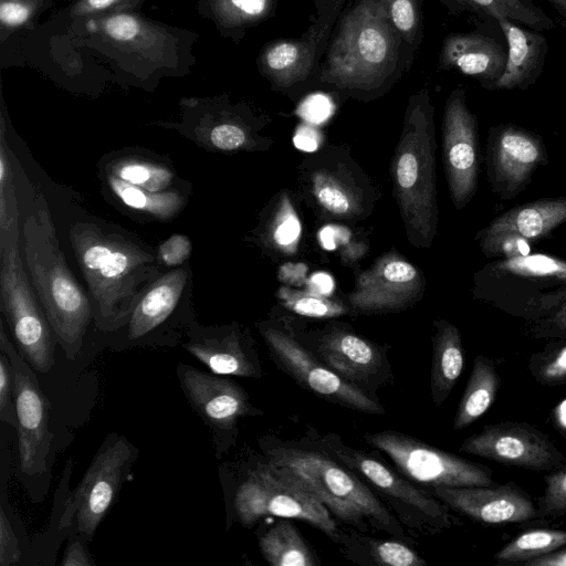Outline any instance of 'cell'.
I'll use <instances>...</instances> for the list:
<instances>
[{
    "mask_svg": "<svg viewBox=\"0 0 566 566\" xmlns=\"http://www.w3.org/2000/svg\"><path fill=\"white\" fill-rule=\"evenodd\" d=\"M365 440L386 453L407 476L432 488L494 484L488 467L433 448L403 433L386 430L367 433Z\"/></svg>",
    "mask_w": 566,
    "mask_h": 566,
    "instance_id": "52a82bcc",
    "label": "cell"
},
{
    "mask_svg": "<svg viewBox=\"0 0 566 566\" xmlns=\"http://www.w3.org/2000/svg\"><path fill=\"white\" fill-rule=\"evenodd\" d=\"M296 148L304 151H314L321 143V136L311 126H300L293 138Z\"/></svg>",
    "mask_w": 566,
    "mask_h": 566,
    "instance_id": "c3c4849f",
    "label": "cell"
},
{
    "mask_svg": "<svg viewBox=\"0 0 566 566\" xmlns=\"http://www.w3.org/2000/svg\"><path fill=\"white\" fill-rule=\"evenodd\" d=\"M20 557L18 538L3 509H0V565H15Z\"/></svg>",
    "mask_w": 566,
    "mask_h": 566,
    "instance_id": "ab89813d",
    "label": "cell"
},
{
    "mask_svg": "<svg viewBox=\"0 0 566 566\" xmlns=\"http://www.w3.org/2000/svg\"><path fill=\"white\" fill-rule=\"evenodd\" d=\"M333 112L331 99L322 94H315L307 97L298 107V114L311 124H321L325 122Z\"/></svg>",
    "mask_w": 566,
    "mask_h": 566,
    "instance_id": "60d3db41",
    "label": "cell"
},
{
    "mask_svg": "<svg viewBox=\"0 0 566 566\" xmlns=\"http://www.w3.org/2000/svg\"><path fill=\"white\" fill-rule=\"evenodd\" d=\"M560 17V20L566 25V0H545Z\"/></svg>",
    "mask_w": 566,
    "mask_h": 566,
    "instance_id": "db71d44e",
    "label": "cell"
},
{
    "mask_svg": "<svg viewBox=\"0 0 566 566\" xmlns=\"http://www.w3.org/2000/svg\"><path fill=\"white\" fill-rule=\"evenodd\" d=\"M115 0H87V3L93 9H104L109 7Z\"/></svg>",
    "mask_w": 566,
    "mask_h": 566,
    "instance_id": "11a10c76",
    "label": "cell"
},
{
    "mask_svg": "<svg viewBox=\"0 0 566 566\" xmlns=\"http://www.w3.org/2000/svg\"><path fill=\"white\" fill-rule=\"evenodd\" d=\"M311 293L328 297L334 291V281L325 272H317L308 280Z\"/></svg>",
    "mask_w": 566,
    "mask_h": 566,
    "instance_id": "681fc988",
    "label": "cell"
},
{
    "mask_svg": "<svg viewBox=\"0 0 566 566\" xmlns=\"http://www.w3.org/2000/svg\"><path fill=\"white\" fill-rule=\"evenodd\" d=\"M0 418L3 422L17 427L12 365L3 349H1L0 354Z\"/></svg>",
    "mask_w": 566,
    "mask_h": 566,
    "instance_id": "74e56055",
    "label": "cell"
},
{
    "mask_svg": "<svg viewBox=\"0 0 566 566\" xmlns=\"http://www.w3.org/2000/svg\"><path fill=\"white\" fill-rule=\"evenodd\" d=\"M566 331V329H565Z\"/></svg>",
    "mask_w": 566,
    "mask_h": 566,
    "instance_id": "9f6ffc18",
    "label": "cell"
},
{
    "mask_svg": "<svg viewBox=\"0 0 566 566\" xmlns=\"http://www.w3.org/2000/svg\"><path fill=\"white\" fill-rule=\"evenodd\" d=\"M192 242L188 235L174 233L156 248L157 260L163 270L175 269L189 261Z\"/></svg>",
    "mask_w": 566,
    "mask_h": 566,
    "instance_id": "8d00e7d4",
    "label": "cell"
},
{
    "mask_svg": "<svg viewBox=\"0 0 566 566\" xmlns=\"http://www.w3.org/2000/svg\"><path fill=\"white\" fill-rule=\"evenodd\" d=\"M105 200L130 218L144 221L167 222L177 218L186 208L192 189L150 192L137 189L106 172L97 171Z\"/></svg>",
    "mask_w": 566,
    "mask_h": 566,
    "instance_id": "cb8c5ba5",
    "label": "cell"
},
{
    "mask_svg": "<svg viewBox=\"0 0 566 566\" xmlns=\"http://www.w3.org/2000/svg\"><path fill=\"white\" fill-rule=\"evenodd\" d=\"M29 8L20 2L3 1L0 7V19L8 25L23 23L29 17Z\"/></svg>",
    "mask_w": 566,
    "mask_h": 566,
    "instance_id": "f6af8a7d",
    "label": "cell"
},
{
    "mask_svg": "<svg viewBox=\"0 0 566 566\" xmlns=\"http://www.w3.org/2000/svg\"><path fill=\"white\" fill-rule=\"evenodd\" d=\"M434 325L430 384L432 400L436 406H441L463 370L464 353L457 326L444 319L434 322Z\"/></svg>",
    "mask_w": 566,
    "mask_h": 566,
    "instance_id": "4316f807",
    "label": "cell"
},
{
    "mask_svg": "<svg viewBox=\"0 0 566 566\" xmlns=\"http://www.w3.org/2000/svg\"><path fill=\"white\" fill-rule=\"evenodd\" d=\"M269 462L298 481L343 522L400 534L399 525L369 488L325 454L279 447L269 451Z\"/></svg>",
    "mask_w": 566,
    "mask_h": 566,
    "instance_id": "277c9868",
    "label": "cell"
},
{
    "mask_svg": "<svg viewBox=\"0 0 566 566\" xmlns=\"http://www.w3.org/2000/svg\"><path fill=\"white\" fill-rule=\"evenodd\" d=\"M546 158L543 140L536 134L514 124L492 127L489 170L494 193L503 200L517 196Z\"/></svg>",
    "mask_w": 566,
    "mask_h": 566,
    "instance_id": "5bb4252c",
    "label": "cell"
},
{
    "mask_svg": "<svg viewBox=\"0 0 566 566\" xmlns=\"http://www.w3.org/2000/svg\"><path fill=\"white\" fill-rule=\"evenodd\" d=\"M525 566H566V545L558 551L527 562Z\"/></svg>",
    "mask_w": 566,
    "mask_h": 566,
    "instance_id": "f907efd6",
    "label": "cell"
},
{
    "mask_svg": "<svg viewBox=\"0 0 566 566\" xmlns=\"http://www.w3.org/2000/svg\"><path fill=\"white\" fill-rule=\"evenodd\" d=\"M318 354L326 366L350 384L367 379L381 364L373 344L346 332L327 335L318 346Z\"/></svg>",
    "mask_w": 566,
    "mask_h": 566,
    "instance_id": "484cf974",
    "label": "cell"
},
{
    "mask_svg": "<svg viewBox=\"0 0 566 566\" xmlns=\"http://www.w3.org/2000/svg\"><path fill=\"white\" fill-rule=\"evenodd\" d=\"M192 292L193 277L189 261L181 266L164 270L140 293L120 327L125 329L126 339L140 340L177 318H196Z\"/></svg>",
    "mask_w": 566,
    "mask_h": 566,
    "instance_id": "4fadbf2b",
    "label": "cell"
},
{
    "mask_svg": "<svg viewBox=\"0 0 566 566\" xmlns=\"http://www.w3.org/2000/svg\"><path fill=\"white\" fill-rule=\"evenodd\" d=\"M104 31L114 40L129 41L139 32L137 20L128 14L113 15L104 22Z\"/></svg>",
    "mask_w": 566,
    "mask_h": 566,
    "instance_id": "b9f144b4",
    "label": "cell"
},
{
    "mask_svg": "<svg viewBox=\"0 0 566 566\" xmlns=\"http://www.w3.org/2000/svg\"><path fill=\"white\" fill-rule=\"evenodd\" d=\"M184 348L217 375L260 377L237 326H201L196 318L186 329Z\"/></svg>",
    "mask_w": 566,
    "mask_h": 566,
    "instance_id": "44dd1931",
    "label": "cell"
},
{
    "mask_svg": "<svg viewBox=\"0 0 566 566\" xmlns=\"http://www.w3.org/2000/svg\"><path fill=\"white\" fill-rule=\"evenodd\" d=\"M231 2L242 12L250 15L261 13L265 6V0H231Z\"/></svg>",
    "mask_w": 566,
    "mask_h": 566,
    "instance_id": "816d5d0a",
    "label": "cell"
},
{
    "mask_svg": "<svg viewBox=\"0 0 566 566\" xmlns=\"http://www.w3.org/2000/svg\"><path fill=\"white\" fill-rule=\"evenodd\" d=\"M391 15L396 27L401 31H408L413 25L415 12L409 0H396L391 6Z\"/></svg>",
    "mask_w": 566,
    "mask_h": 566,
    "instance_id": "bcb514c9",
    "label": "cell"
},
{
    "mask_svg": "<svg viewBox=\"0 0 566 566\" xmlns=\"http://www.w3.org/2000/svg\"><path fill=\"white\" fill-rule=\"evenodd\" d=\"M394 193L411 244L429 248L437 234L436 142L431 117L415 111L391 165Z\"/></svg>",
    "mask_w": 566,
    "mask_h": 566,
    "instance_id": "3957f363",
    "label": "cell"
},
{
    "mask_svg": "<svg viewBox=\"0 0 566 566\" xmlns=\"http://www.w3.org/2000/svg\"><path fill=\"white\" fill-rule=\"evenodd\" d=\"M0 349L11 361L13 399L17 412L18 453L20 469L38 474L45 469L52 434L49 430V403L39 382L21 354H18L0 324Z\"/></svg>",
    "mask_w": 566,
    "mask_h": 566,
    "instance_id": "9c48e42d",
    "label": "cell"
},
{
    "mask_svg": "<svg viewBox=\"0 0 566 566\" xmlns=\"http://www.w3.org/2000/svg\"><path fill=\"white\" fill-rule=\"evenodd\" d=\"M564 222L566 197L516 206L494 218L480 233L481 248L488 256L514 252L513 245L546 237Z\"/></svg>",
    "mask_w": 566,
    "mask_h": 566,
    "instance_id": "d6986e66",
    "label": "cell"
},
{
    "mask_svg": "<svg viewBox=\"0 0 566 566\" xmlns=\"http://www.w3.org/2000/svg\"><path fill=\"white\" fill-rule=\"evenodd\" d=\"M433 494L453 511L483 524L521 523L539 516L533 501L515 483L484 486H433Z\"/></svg>",
    "mask_w": 566,
    "mask_h": 566,
    "instance_id": "e0dca14e",
    "label": "cell"
},
{
    "mask_svg": "<svg viewBox=\"0 0 566 566\" xmlns=\"http://www.w3.org/2000/svg\"><path fill=\"white\" fill-rule=\"evenodd\" d=\"M350 237L348 229L337 226H326L321 229L318 239L325 250H335L339 244L346 243Z\"/></svg>",
    "mask_w": 566,
    "mask_h": 566,
    "instance_id": "ee69618b",
    "label": "cell"
},
{
    "mask_svg": "<svg viewBox=\"0 0 566 566\" xmlns=\"http://www.w3.org/2000/svg\"><path fill=\"white\" fill-rule=\"evenodd\" d=\"M133 451L126 439L105 443L95 455L72 497L80 534L91 541L112 505Z\"/></svg>",
    "mask_w": 566,
    "mask_h": 566,
    "instance_id": "9a60e30c",
    "label": "cell"
},
{
    "mask_svg": "<svg viewBox=\"0 0 566 566\" xmlns=\"http://www.w3.org/2000/svg\"><path fill=\"white\" fill-rule=\"evenodd\" d=\"M20 209L25 270L57 343L74 358L95 322L90 294L67 265L43 195L30 187Z\"/></svg>",
    "mask_w": 566,
    "mask_h": 566,
    "instance_id": "7a4b0ae2",
    "label": "cell"
},
{
    "mask_svg": "<svg viewBox=\"0 0 566 566\" xmlns=\"http://www.w3.org/2000/svg\"><path fill=\"white\" fill-rule=\"evenodd\" d=\"M97 171L156 193L192 189V184L179 177L167 156L139 147H124L105 154L97 164Z\"/></svg>",
    "mask_w": 566,
    "mask_h": 566,
    "instance_id": "7402d4cb",
    "label": "cell"
},
{
    "mask_svg": "<svg viewBox=\"0 0 566 566\" xmlns=\"http://www.w3.org/2000/svg\"><path fill=\"white\" fill-rule=\"evenodd\" d=\"M260 551L272 566H314L316 559L295 525L281 520L259 538Z\"/></svg>",
    "mask_w": 566,
    "mask_h": 566,
    "instance_id": "f1b7e54d",
    "label": "cell"
},
{
    "mask_svg": "<svg viewBox=\"0 0 566 566\" xmlns=\"http://www.w3.org/2000/svg\"><path fill=\"white\" fill-rule=\"evenodd\" d=\"M370 555L378 565L424 566L427 562L407 545L396 541L370 543Z\"/></svg>",
    "mask_w": 566,
    "mask_h": 566,
    "instance_id": "e575fe53",
    "label": "cell"
},
{
    "mask_svg": "<svg viewBox=\"0 0 566 566\" xmlns=\"http://www.w3.org/2000/svg\"><path fill=\"white\" fill-rule=\"evenodd\" d=\"M63 566H92L94 562L81 541H75L67 546L61 562Z\"/></svg>",
    "mask_w": 566,
    "mask_h": 566,
    "instance_id": "7dc6e473",
    "label": "cell"
},
{
    "mask_svg": "<svg viewBox=\"0 0 566 566\" xmlns=\"http://www.w3.org/2000/svg\"><path fill=\"white\" fill-rule=\"evenodd\" d=\"M0 308L22 357L34 370L50 371L57 339L25 270L21 222L0 228Z\"/></svg>",
    "mask_w": 566,
    "mask_h": 566,
    "instance_id": "5b68a950",
    "label": "cell"
},
{
    "mask_svg": "<svg viewBox=\"0 0 566 566\" xmlns=\"http://www.w3.org/2000/svg\"><path fill=\"white\" fill-rule=\"evenodd\" d=\"M506 43V61L494 90L525 91L543 72L548 53L547 39L541 31L510 19L495 21Z\"/></svg>",
    "mask_w": 566,
    "mask_h": 566,
    "instance_id": "603a6c76",
    "label": "cell"
},
{
    "mask_svg": "<svg viewBox=\"0 0 566 566\" xmlns=\"http://www.w3.org/2000/svg\"><path fill=\"white\" fill-rule=\"evenodd\" d=\"M444 60L461 73L494 90L506 61V43L483 33L454 35L446 46Z\"/></svg>",
    "mask_w": 566,
    "mask_h": 566,
    "instance_id": "d4e9b609",
    "label": "cell"
},
{
    "mask_svg": "<svg viewBox=\"0 0 566 566\" xmlns=\"http://www.w3.org/2000/svg\"><path fill=\"white\" fill-rule=\"evenodd\" d=\"M545 482L546 488L539 502V515H566V467L547 475Z\"/></svg>",
    "mask_w": 566,
    "mask_h": 566,
    "instance_id": "d590c367",
    "label": "cell"
},
{
    "mask_svg": "<svg viewBox=\"0 0 566 566\" xmlns=\"http://www.w3.org/2000/svg\"><path fill=\"white\" fill-rule=\"evenodd\" d=\"M482 280L491 300H522L534 308L559 307L566 301V261L545 254H520L488 265Z\"/></svg>",
    "mask_w": 566,
    "mask_h": 566,
    "instance_id": "ba28073f",
    "label": "cell"
},
{
    "mask_svg": "<svg viewBox=\"0 0 566 566\" xmlns=\"http://www.w3.org/2000/svg\"><path fill=\"white\" fill-rule=\"evenodd\" d=\"M357 50L363 61L378 64L385 60L388 44L384 33L375 27H366L358 35Z\"/></svg>",
    "mask_w": 566,
    "mask_h": 566,
    "instance_id": "f35d334b",
    "label": "cell"
},
{
    "mask_svg": "<svg viewBox=\"0 0 566 566\" xmlns=\"http://www.w3.org/2000/svg\"><path fill=\"white\" fill-rule=\"evenodd\" d=\"M297 57V49L291 43H282L272 48L268 55V65L273 70H282L291 65Z\"/></svg>",
    "mask_w": 566,
    "mask_h": 566,
    "instance_id": "7bdbcfd3",
    "label": "cell"
},
{
    "mask_svg": "<svg viewBox=\"0 0 566 566\" xmlns=\"http://www.w3.org/2000/svg\"><path fill=\"white\" fill-rule=\"evenodd\" d=\"M460 451L491 461L527 470H553L565 457L549 438L525 422L491 423L467 438Z\"/></svg>",
    "mask_w": 566,
    "mask_h": 566,
    "instance_id": "30bf717a",
    "label": "cell"
},
{
    "mask_svg": "<svg viewBox=\"0 0 566 566\" xmlns=\"http://www.w3.org/2000/svg\"><path fill=\"white\" fill-rule=\"evenodd\" d=\"M455 3L483 17L510 19L537 31L555 28L554 20L533 0H454Z\"/></svg>",
    "mask_w": 566,
    "mask_h": 566,
    "instance_id": "f546056e",
    "label": "cell"
},
{
    "mask_svg": "<svg viewBox=\"0 0 566 566\" xmlns=\"http://www.w3.org/2000/svg\"><path fill=\"white\" fill-rule=\"evenodd\" d=\"M262 335L281 365L298 382L318 396L365 413L382 415V406L346 381L289 335L271 327Z\"/></svg>",
    "mask_w": 566,
    "mask_h": 566,
    "instance_id": "8fae6325",
    "label": "cell"
},
{
    "mask_svg": "<svg viewBox=\"0 0 566 566\" xmlns=\"http://www.w3.org/2000/svg\"><path fill=\"white\" fill-rule=\"evenodd\" d=\"M442 155L452 202L462 209L475 193L480 161L476 118L461 90L452 93L446 106Z\"/></svg>",
    "mask_w": 566,
    "mask_h": 566,
    "instance_id": "7c38bea8",
    "label": "cell"
},
{
    "mask_svg": "<svg viewBox=\"0 0 566 566\" xmlns=\"http://www.w3.org/2000/svg\"><path fill=\"white\" fill-rule=\"evenodd\" d=\"M334 453L349 469L358 471L380 493L394 499L397 504L422 513L434 527L448 528L458 522L444 505L427 496L376 459L343 444L335 447Z\"/></svg>",
    "mask_w": 566,
    "mask_h": 566,
    "instance_id": "ffe728a7",
    "label": "cell"
},
{
    "mask_svg": "<svg viewBox=\"0 0 566 566\" xmlns=\"http://www.w3.org/2000/svg\"><path fill=\"white\" fill-rule=\"evenodd\" d=\"M69 240L90 294L96 326L120 328L146 286L164 270L156 249L118 224L80 219Z\"/></svg>",
    "mask_w": 566,
    "mask_h": 566,
    "instance_id": "6da1fadb",
    "label": "cell"
},
{
    "mask_svg": "<svg viewBox=\"0 0 566 566\" xmlns=\"http://www.w3.org/2000/svg\"><path fill=\"white\" fill-rule=\"evenodd\" d=\"M566 545V531L528 530L512 538L494 554L499 564H523L558 551Z\"/></svg>",
    "mask_w": 566,
    "mask_h": 566,
    "instance_id": "4dcf8cb0",
    "label": "cell"
},
{
    "mask_svg": "<svg viewBox=\"0 0 566 566\" xmlns=\"http://www.w3.org/2000/svg\"><path fill=\"white\" fill-rule=\"evenodd\" d=\"M422 289L423 277L419 270L389 253L358 275L348 301L358 312H392L410 305L420 296Z\"/></svg>",
    "mask_w": 566,
    "mask_h": 566,
    "instance_id": "2e32d148",
    "label": "cell"
},
{
    "mask_svg": "<svg viewBox=\"0 0 566 566\" xmlns=\"http://www.w3.org/2000/svg\"><path fill=\"white\" fill-rule=\"evenodd\" d=\"M499 386L500 377L494 363L483 355L476 356L454 416L453 428H467L481 418L495 401Z\"/></svg>",
    "mask_w": 566,
    "mask_h": 566,
    "instance_id": "83f0119b",
    "label": "cell"
},
{
    "mask_svg": "<svg viewBox=\"0 0 566 566\" xmlns=\"http://www.w3.org/2000/svg\"><path fill=\"white\" fill-rule=\"evenodd\" d=\"M312 190L319 206L334 216L348 217L355 211L353 195L340 180L326 170L313 174Z\"/></svg>",
    "mask_w": 566,
    "mask_h": 566,
    "instance_id": "1f68e13d",
    "label": "cell"
},
{
    "mask_svg": "<svg viewBox=\"0 0 566 566\" xmlns=\"http://www.w3.org/2000/svg\"><path fill=\"white\" fill-rule=\"evenodd\" d=\"M234 509L245 526L264 516L303 520L333 539L338 530L329 510L298 481L268 462L251 471L234 496Z\"/></svg>",
    "mask_w": 566,
    "mask_h": 566,
    "instance_id": "8992f818",
    "label": "cell"
},
{
    "mask_svg": "<svg viewBox=\"0 0 566 566\" xmlns=\"http://www.w3.org/2000/svg\"><path fill=\"white\" fill-rule=\"evenodd\" d=\"M177 371L186 398L213 433L230 432L239 418L252 413L248 394L235 381L189 365Z\"/></svg>",
    "mask_w": 566,
    "mask_h": 566,
    "instance_id": "ac0fdd59",
    "label": "cell"
},
{
    "mask_svg": "<svg viewBox=\"0 0 566 566\" xmlns=\"http://www.w3.org/2000/svg\"><path fill=\"white\" fill-rule=\"evenodd\" d=\"M551 323L558 329H566V301L555 311Z\"/></svg>",
    "mask_w": 566,
    "mask_h": 566,
    "instance_id": "f5cc1de1",
    "label": "cell"
},
{
    "mask_svg": "<svg viewBox=\"0 0 566 566\" xmlns=\"http://www.w3.org/2000/svg\"><path fill=\"white\" fill-rule=\"evenodd\" d=\"M279 297L289 310L307 317H335L346 312L342 304L311 292L281 289Z\"/></svg>",
    "mask_w": 566,
    "mask_h": 566,
    "instance_id": "d6a6232c",
    "label": "cell"
},
{
    "mask_svg": "<svg viewBox=\"0 0 566 566\" xmlns=\"http://www.w3.org/2000/svg\"><path fill=\"white\" fill-rule=\"evenodd\" d=\"M270 231L272 241L280 249L287 252L295 251L300 241L302 226L289 198L282 199Z\"/></svg>",
    "mask_w": 566,
    "mask_h": 566,
    "instance_id": "836d02e7",
    "label": "cell"
}]
</instances>
